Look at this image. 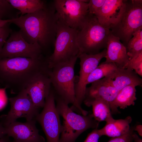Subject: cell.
Instances as JSON below:
<instances>
[{
	"instance_id": "12",
	"label": "cell",
	"mask_w": 142,
	"mask_h": 142,
	"mask_svg": "<svg viewBox=\"0 0 142 142\" xmlns=\"http://www.w3.org/2000/svg\"><path fill=\"white\" fill-rule=\"evenodd\" d=\"M106 52L105 49L96 54L81 53L78 56L80 60V69L78 80L75 83V94L76 103L80 107H82L81 105L84 99L87 79L99 65L102 59L105 58Z\"/></svg>"
},
{
	"instance_id": "25",
	"label": "cell",
	"mask_w": 142,
	"mask_h": 142,
	"mask_svg": "<svg viewBox=\"0 0 142 142\" xmlns=\"http://www.w3.org/2000/svg\"><path fill=\"white\" fill-rule=\"evenodd\" d=\"M20 14L7 0H0V19L12 20L18 17Z\"/></svg>"
},
{
	"instance_id": "14",
	"label": "cell",
	"mask_w": 142,
	"mask_h": 142,
	"mask_svg": "<svg viewBox=\"0 0 142 142\" xmlns=\"http://www.w3.org/2000/svg\"><path fill=\"white\" fill-rule=\"evenodd\" d=\"M35 119L22 123L16 121L4 126L6 135L13 139V142H45L39 133Z\"/></svg>"
},
{
	"instance_id": "33",
	"label": "cell",
	"mask_w": 142,
	"mask_h": 142,
	"mask_svg": "<svg viewBox=\"0 0 142 142\" xmlns=\"http://www.w3.org/2000/svg\"><path fill=\"white\" fill-rule=\"evenodd\" d=\"M134 130L136 131L140 136H142V125H141L139 124L135 126Z\"/></svg>"
},
{
	"instance_id": "19",
	"label": "cell",
	"mask_w": 142,
	"mask_h": 142,
	"mask_svg": "<svg viewBox=\"0 0 142 142\" xmlns=\"http://www.w3.org/2000/svg\"><path fill=\"white\" fill-rule=\"evenodd\" d=\"M132 121L130 116L125 119H114L106 123L102 128L99 129L102 136L115 138L123 136L127 133L130 128V124Z\"/></svg>"
},
{
	"instance_id": "35",
	"label": "cell",
	"mask_w": 142,
	"mask_h": 142,
	"mask_svg": "<svg viewBox=\"0 0 142 142\" xmlns=\"http://www.w3.org/2000/svg\"><path fill=\"white\" fill-rule=\"evenodd\" d=\"M12 20H4L0 19V28L3 27L7 23L11 22Z\"/></svg>"
},
{
	"instance_id": "36",
	"label": "cell",
	"mask_w": 142,
	"mask_h": 142,
	"mask_svg": "<svg viewBox=\"0 0 142 142\" xmlns=\"http://www.w3.org/2000/svg\"><path fill=\"white\" fill-rule=\"evenodd\" d=\"M9 137L7 135L0 139V142H11Z\"/></svg>"
},
{
	"instance_id": "20",
	"label": "cell",
	"mask_w": 142,
	"mask_h": 142,
	"mask_svg": "<svg viewBox=\"0 0 142 142\" xmlns=\"http://www.w3.org/2000/svg\"><path fill=\"white\" fill-rule=\"evenodd\" d=\"M136 86L132 85L125 87L119 90L113 103L115 108L119 110L118 108L124 109L128 106H133L136 100Z\"/></svg>"
},
{
	"instance_id": "23",
	"label": "cell",
	"mask_w": 142,
	"mask_h": 142,
	"mask_svg": "<svg viewBox=\"0 0 142 142\" xmlns=\"http://www.w3.org/2000/svg\"><path fill=\"white\" fill-rule=\"evenodd\" d=\"M114 63L103 62L91 73L87 80V85L105 77L112 73L117 67Z\"/></svg>"
},
{
	"instance_id": "15",
	"label": "cell",
	"mask_w": 142,
	"mask_h": 142,
	"mask_svg": "<svg viewBox=\"0 0 142 142\" xmlns=\"http://www.w3.org/2000/svg\"><path fill=\"white\" fill-rule=\"evenodd\" d=\"M51 87L48 73H40L33 78L25 89L34 105L40 109L44 107L45 99L49 94Z\"/></svg>"
},
{
	"instance_id": "24",
	"label": "cell",
	"mask_w": 142,
	"mask_h": 142,
	"mask_svg": "<svg viewBox=\"0 0 142 142\" xmlns=\"http://www.w3.org/2000/svg\"><path fill=\"white\" fill-rule=\"evenodd\" d=\"M126 48L129 59L142 52V28L133 34Z\"/></svg>"
},
{
	"instance_id": "18",
	"label": "cell",
	"mask_w": 142,
	"mask_h": 142,
	"mask_svg": "<svg viewBox=\"0 0 142 142\" xmlns=\"http://www.w3.org/2000/svg\"><path fill=\"white\" fill-rule=\"evenodd\" d=\"M124 0H105L100 10L94 15L100 23L109 28L118 19Z\"/></svg>"
},
{
	"instance_id": "17",
	"label": "cell",
	"mask_w": 142,
	"mask_h": 142,
	"mask_svg": "<svg viewBox=\"0 0 142 142\" xmlns=\"http://www.w3.org/2000/svg\"><path fill=\"white\" fill-rule=\"evenodd\" d=\"M134 70L118 67L110 74L103 78L108 84L119 91L131 85L141 86L142 79Z\"/></svg>"
},
{
	"instance_id": "5",
	"label": "cell",
	"mask_w": 142,
	"mask_h": 142,
	"mask_svg": "<svg viewBox=\"0 0 142 142\" xmlns=\"http://www.w3.org/2000/svg\"><path fill=\"white\" fill-rule=\"evenodd\" d=\"M142 28V0H124L118 19L109 28L111 33L126 47L133 34Z\"/></svg>"
},
{
	"instance_id": "8",
	"label": "cell",
	"mask_w": 142,
	"mask_h": 142,
	"mask_svg": "<svg viewBox=\"0 0 142 142\" xmlns=\"http://www.w3.org/2000/svg\"><path fill=\"white\" fill-rule=\"evenodd\" d=\"M88 1L54 0L58 20L68 27L78 30L89 13Z\"/></svg>"
},
{
	"instance_id": "11",
	"label": "cell",
	"mask_w": 142,
	"mask_h": 142,
	"mask_svg": "<svg viewBox=\"0 0 142 142\" xmlns=\"http://www.w3.org/2000/svg\"><path fill=\"white\" fill-rule=\"evenodd\" d=\"M11 108L7 114L5 116L3 121L5 126L16 121L20 118H24L26 121L35 119L39 113V110L34 104L32 99L24 89L15 96L9 98Z\"/></svg>"
},
{
	"instance_id": "7",
	"label": "cell",
	"mask_w": 142,
	"mask_h": 142,
	"mask_svg": "<svg viewBox=\"0 0 142 142\" xmlns=\"http://www.w3.org/2000/svg\"><path fill=\"white\" fill-rule=\"evenodd\" d=\"M78 32V30L68 27L58 20L54 50L48 58L49 69L78 57L80 50L77 42Z\"/></svg>"
},
{
	"instance_id": "13",
	"label": "cell",
	"mask_w": 142,
	"mask_h": 142,
	"mask_svg": "<svg viewBox=\"0 0 142 142\" xmlns=\"http://www.w3.org/2000/svg\"><path fill=\"white\" fill-rule=\"evenodd\" d=\"M119 91L108 84L103 78L91 83L86 88L83 102L88 107L96 99L103 100L109 104L112 114L119 113V110L114 108L113 103Z\"/></svg>"
},
{
	"instance_id": "16",
	"label": "cell",
	"mask_w": 142,
	"mask_h": 142,
	"mask_svg": "<svg viewBox=\"0 0 142 142\" xmlns=\"http://www.w3.org/2000/svg\"><path fill=\"white\" fill-rule=\"evenodd\" d=\"M105 63H115L118 67L125 68L129 60L125 47L119 39L110 32L109 34L107 44Z\"/></svg>"
},
{
	"instance_id": "21",
	"label": "cell",
	"mask_w": 142,
	"mask_h": 142,
	"mask_svg": "<svg viewBox=\"0 0 142 142\" xmlns=\"http://www.w3.org/2000/svg\"><path fill=\"white\" fill-rule=\"evenodd\" d=\"M92 108V116L98 122L105 121L107 123L114 119L112 115L110 105L105 101L99 99H95L90 104Z\"/></svg>"
},
{
	"instance_id": "26",
	"label": "cell",
	"mask_w": 142,
	"mask_h": 142,
	"mask_svg": "<svg viewBox=\"0 0 142 142\" xmlns=\"http://www.w3.org/2000/svg\"><path fill=\"white\" fill-rule=\"evenodd\" d=\"M125 68L134 71L141 77H142V52L129 59Z\"/></svg>"
},
{
	"instance_id": "27",
	"label": "cell",
	"mask_w": 142,
	"mask_h": 142,
	"mask_svg": "<svg viewBox=\"0 0 142 142\" xmlns=\"http://www.w3.org/2000/svg\"><path fill=\"white\" fill-rule=\"evenodd\" d=\"M11 24V22H9L0 28V52L12 31L10 28Z\"/></svg>"
},
{
	"instance_id": "9",
	"label": "cell",
	"mask_w": 142,
	"mask_h": 142,
	"mask_svg": "<svg viewBox=\"0 0 142 142\" xmlns=\"http://www.w3.org/2000/svg\"><path fill=\"white\" fill-rule=\"evenodd\" d=\"M55 101V92L51 87L43 110L35 118L42 128L47 142H59L62 124Z\"/></svg>"
},
{
	"instance_id": "31",
	"label": "cell",
	"mask_w": 142,
	"mask_h": 142,
	"mask_svg": "<svg viewBox=\"0 0 142 142\" xmlns=\"http://www.w3.org/2000/svg\"><path fill=\"white\" fill-rule=\"evenodd\" d=\"M3 89H0V110L6 105V96Z\"/></svg>"
},
{
	"instance_id": "28",
	"label": "cell",
	"mask_w": 142,
	"mask_h": 142,
	"mask_svg": "<svg viewBox=\"0 0 142 142\" xmlns=\"http://www.w3.org/2000/svg\"><path fill=\"white\" fill-rule=\"evenodd\" d=\"M105 0H90L88 3L89 13L95 15L102 8Z\"/></svg>"
},
{
	"instance_id": "22",
	"label": "cell",
	"mask_w": 142,
	"mask_h": 142,
	"mask_svg": "<svg viewBox=\"0 0 142 142\" xmlns=\"http://www.w3.org/2000/svg\"><path fill=\"white\" fill-rule=\"evenodd\" d=\"M15 9L20 12L21 16L33 13L43 8L47 3L42 0H7Z\"/></svg>"
},
{
	"instance_id": "6",
	"label": "cell",
	"mask_w": 142,
	"mask_h": 142,
	"mask_svg": "<svg viewBox=\"0 0 142 142\" xmlns=\"http://www.w3.org/2000/svg\"><path fill=\"white\" fill-rule=\"evenodd\" d=\"M110 30L101 25L95 15L90 13L78 30L77 42L80 54H94L106 49Z\"/></svg>"
},
{
	"instance_id": "1",
	"label": "cell",
	"mask_w": 142,
	"mask_h": 142,
	"mask_svg": "<svg viewBox=\"0 0 142 142\" xmlns=\"http://www.w3.org/2000/svg\"><path fill=\"white\" fill-rule=\"evenodd\" d=\"M58 20L53 2L33 13L12 19L11 23L19 28L27 42L37 43L44 52L54 43Z\"/></svg>"
},
{
	"instance_id": "30",
	"label": "cell",
	"mask_w": 142,
	"mask_h": 142,
	"mask_svg": "<svg viewBox=\"0 0 142 142\" xmlns=\"http://www.w3.org/2000/svg\"><path fill=\"white\" fill-rule=\"evenodd\" d=\"M102 136L99 129L96 128L89 133L84 142H98Z\"/></svg>"
},
{
	"instance_id": "37",
	"label": "cell",
	"mask_w": 142,
	"mask_h": 142,
	"mask_svg": "<svg viewBox=\"0 0 142 142\" xmlns=\"http://www.w3.org/2000/svg\"><path fill=\"white\" fill-rule=\"evenodd\" d=\"M11 142H13V141H11Z\"/></svg>"
},
{
	"instance_id": "34",
	"label": "cell",
	"mask_w": 142,
	"mask_h": 142,
	"mask_svg": "<svg viewBox=\"0 0 142 142\" xmlns=\"http://www.w3.org/2000/svg\"><path fill=\"white\" fill-rule=\"evenodd\" d=\"M132 137L133 142H142V139L134 132L133 134Z\"/></svg>"
},
{
	"instance_id": "2",
	"label": "cell",
	"mask_w": 142,
	"mask_h": 142,
	"mask_svg": "<svg viewBox=\"0 0 142 142\" xmlns=\"http://www.w3.org/2000/svg\"><path fill=\"white\" fill-rule=\"evenodd\" d=\"M48 57L44 55L36 58L24 57L0 59V85L18 94L25 89L37 74L47 73Z\"/></svg>"
},
{
	"instance_id": "4",
	"label": "cell",
	"mask_w": 142,
	"mask_h": 142,
	"mask_svg": "<svg viewBox=\"0 0 142 142\" xmlns=\"http://www.w3.org/2000/svg\"><path fill=\"white\" fill-rule=\"evenodd\" d=\"M57 110L63 118L59 142H75L83 133L90 128H98L99 123L93 117L91 113L84 115L77 114L68 104L55 94Z\"/></svg>"
},
{
	"instance_id": "32",
	"label": "cell",
	"mask_w": 142,
	"mask_h": 142,
	"mask_svg": "<svg viewBox=\"0 0 142 142\" xmlns=\"http://www.w3.org/2000/svg\"><path fill=\"white\" fill-rule=\"evenodd\" d=\"M6 135L5 127L2 123L0 122V139Z\"/></svg>"
},
{
	"instance_id": "3",
	"label": "cell",
	"mask_w": 142,
	"mask_h": 142,
	"mask_svg": "<svg viewBox=\"0 0 142 142\" xmlns=\"http://www.w3.org/2000/svg\"><path fill=\"white\" fill-rule=\"evenodd\" d=\"M78 58L57 64L50 69L48 75L55 94L68 104H72L70 108L73 111L85 115L89 112L78 105L75 96L74 67Z\"/></svg>"
},
{
	"instance_id": "29",
	"label": "cell",
	"mask_w": 142,
	"mask_h": 142,
	"mask_svg": "<svg viewBox=\"0 0 142 142\" xmlns=\"http://www.w3.org/2000/svg\"><path fill=\"white\" fill-rule=\"evenodd\" d=\"M135 126L130 127L129 131L124 135L118 137L111 138L107 142H133L132 135Z\"/></svg>"
},
{
	"instance_id": "38",
	"label": "cell",
	"mask_w": 142,
	"mask_h": 142,
	"mask_svg": "<svg viewBox=\"0 0 142 142\" xmlns=\"http://www.w3.org/2000/svg\"></svg>"
},
{
	"instance_id": "10",
	"label": "cell",
	"mask_w": 142,
	"mask_h": 142,
	"mask_svg": "<svg viewBox=\"0 0 142 142\" xmlns=\"http://www.w3.org/2000/svg\"><path fill=\"white\" fill-rule=\"evenodd\" d=\"M44 51L37 43L27 42L21 32L12 31L0 52V59L24 57L36 58L44 55Z\"/></svg>"
}]
</instances>
